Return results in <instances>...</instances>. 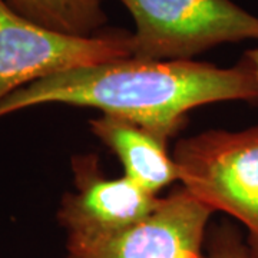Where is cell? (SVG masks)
I'll return each instance as SVG.
<instances>
[{
	"mask_svg": "<svg viewBox=\"0 0 258 258\" xmlns=\"http://www.w3.org/2000/svg\"><path fill=\"white\" fill-rule=\"evenodd\" d=\"M135 23L131 57L192 60L211 47L258 40V18L232 0H119Z\"/></svg>",
	"mask_w": 258,
	"mask_h": 258,
	"instance_id": "cell-3",
	"label": "cell"
},
{
	"mask_svg": "<svg viewBox=\"0 0 258 258\" xmlns=\"http://www.w3.org/2000/svg\"><path fill=\"white\" fill-rule=\"evenodd\" d=\"M92 134L118 157L123 175L148 192L159 195L168 185L179 182L174 157L165 141L134 122L102 115L89 122Z\"/></svg>",
	"mask_w": 258,
	"mask_h": 258,
	"instance_id": "cell-7",
	"label": "cell"
},
{
	"mask_svg": "<svg viewBox=\"0 0 258 258\" xmlns=\"http://www.w3.org/2000/svg\"><path fill=\"white\" fill-rule=\"evenodd\" d=\"M222 101L258 102V79L245 56L232 68L123 57L30 83L0 102V118L50 103L93 108L134 122L168 142L182 131L188 112Z\"/></svg>",
	"mask_w": 258,
	"mask_h": 258,
	"instance_id": "cell-1",
	"label": "cell"
},
{
	"mask_svg": "<svg viewBox=\"0 0 258 258\" xmlns=\"http://www.w3.org/2000/svg\"><path fill=\"white\" fill-rule=\"evenodd\" d=\"M99 2H101V0H99Z\"/></svg>",
	"mask_w": 258,
	"mask_h": 258,
	"instance_id": "cell-11",
	"label": "cell"
},
{
	"mask_svg": "<svg viewBox=\"0 0 258 258\" xmlns=\"http://www.w3.org/2000/svg\"><path fill=\"white\" fill-rule=\"evenodd\" d=\"M212 214L210 207L179 186L131 228L95 238L68 237L66 258H208Z\"/></svg>",
	"mask_w": 258,
	"mask_h": 258,
	"instance_id": "cell-5",
	"label": "cell"
},
{
	"mask_svg": "<svg viewBox=\"0 0 258 258\" xmlns=\"http://www.w3.org/2000/svg\"><path fill=\"white\" fill-rule=\"evenodd\" d=\"M208 258H254L241 234L230 224H222L208 232Z\"/></svg>",
	"mask_w": 258,
	"mask_h": 258,
	"instance_id": "cell-9",
	"label": "cell"
},
{
	"mask_svg": "<svg viewBox=\"0 0 258 258\" xmlns=\"http://www.w3.org/2000/svg\"><path fill=\"white\" fill-rule=\"evenodd\" d=\"M172 157L185 189L214 212L238 220L258 258V125L205 131L179 141Z\"/></svg>",
	"mask_w": 258,
	"mask_h": 258,
	"instance_id": "cell-2",
	"label": "cell"
},
{
	"mask_svg": "<svg viewBox=\"0 0 258 258\" xmlns=\"http://www.w3.org/2000/svg\"><path fill=\"white\" fill-rule=\"evenodd\" d=\"M244 56H245L249 62H251V64H252V69H254L255 76H257V79H258V47H255V49H251V50H247Z\"/></svg>",
	"mask_w": 258,
	"mask_h": 258,
	"instance_id": "cell-10",
	"label": "cell"
},
{
	"mask_svg": "<svg viewBox=\"0 0 258 258\" xmlns=\"http://www.w3.org/2000/svg\"><path fill=\"white\" fill-rule=\"evenodd\" d=\"M129 33L66 35L37 25L0 0V102L50 75L79 66L131 57Z\"/></svg>",
	"mask_w": 258,
	"mask_h": 258,
	"instance_id": "cell-4",
	"label": "cell"
},
{
	"mask_svg": "<svg viewBox=\"0 0 258 258\" xmlns=\"http://www.w3.org/2000/svg\"><path fill=\"white\" fill-rule=\"evenodd\" d=\"M29 20L56 32L89 37L101 33L108 18L99 0H6Z\"/></svg>",
	"mask_w": 258,
	"mask_h": 258,
	"instance_id": "cell-8",
	"label": "cell"
},
{
	"mask_svg": "<svg viewBox=\"0 0 258 258\" xmlns=\"http://www.w3.org/2000/svg\"><path fill=\"white\" fill-rule=\"evenodd\" d=\"M75 191L64 194L57 221L68 237L95 238L131 228L148 218L161 197L148 192L128 176L108 178L93 154L72 158Z\"/></svg>",
	"mask_w": 258,
	"mask_h": 258,
	"instance_id": "cell-6",
	"label": "cell"
}]
</instances>
